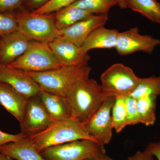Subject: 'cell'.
Listing matches in <instances>:
<instances>
[{
	"label": "cell",
	"instance_id": "27",
	"mask_svg": "<svg viewBox=\"0 0 160 160\" xmlns=\"http://www.w3.org/2000/svg\"><path fill=\"white\" fill-rule=\"evenodd\" d=\"M125 101L127 112V125L133 126L140 123L137 99L129 95L125 97Z\"/></svg>",
	"mask_w": 160,
	"mask_h": 160
},
{
	"label": "cell",
	"instance_id": "6",
	"mask_svg": "<svg viewBox=\"0 0 160 160\" xmlns=\"http://www.w3.org/2000/svg\"><path fill=\"white\" fill-rule=\"evenodd\" d=\"M141 78L130 67L116 63L102 74L101 85L107 97H126L133 92Z\"/></svg>",
	"mask_w": 160,
	"mask_h": 160
},
{
	"label": "cell",
	"instance_id": "16",
	"mask_svg": "<svg viewBox=\"0 0 160 160\" xmlns=\"http://www.w3.org/2000/svg\"><path fill=\"white\" fill-rule=\"evenodd\" d=\"M0 153L13 160H47L38 151L29 137L3 145L0 147Z\"/></svg>",
	"mask_w": 160,
	"mask_h": 160
},
{
	"label": "cell",
	"instance_id": "32",
	"mask_svg": "<svg viewBox=\"0 0 160 160\" xmlns=\"http://www.w3.org/2000/svg\"><path fill=\"white\" fill-rule=\"evenodd\" d=\"M146 150L150 152L158 160H160V142L149 143Z\"/></svg>",
	"mask_w": 160,
	"mask_h": 160
},
{
	"label": "cell",
	"instance_id": "17",
	"mask_svg": "<svg viewBox=\"0 0 160 160\" xmlns=\"http://www.w3.org/2000/svg\"><path fill=\"white\" fill-rule=\"evenodd\" d=\"M38 95L48 112L52 122L71 118L70 109L66 97L41 89Z\"/></svg>",
	"mask_w": 160,
	"mask_h": 160
},
{
	"label": "cell",
	"instance_id": "14",
	"mask_svg": "<svg viewBox=\"0 0 160 160\" xmlns=\"http://www.w3.org/2000/svg\"><path fill=\"white\" fill-rule=\"evenodd\" d=\"M0 64L7 66L25 53L31 41L16 31L0 37Z\"/></svg>",
	"mask_w": 160,
	"mask_h": 160
},
{
	"label": "cell",
	"instance_id": "2",
	"mask_svg": "<svg viewBox=\"0 0 160 160\" xmlns=\"http://www.w3.org/2000/svg\"><path fill=\"white\" fill-rule=\"evenodd\" d=\"M91 71V67L86 65L63 66L42 72H26L37 83L41 90L66 97L79 81L89 77Z\"/></svg>",
	"mask_w": 160,
	"mask_h": 160
},
{
	"label": "cell",
	"instance_id": "1",
	"mask_svg": "<svg viewBox=\"0 0 160 160\" xmlns=\"http://www.w3.org/2000/svg\"><path fill=\"white\" fill-rule=\"evenodd\" d=\"M107 97L101 85L89 77L79 81L66 97L71 118L83 124L97 111Z\"/></svg>",
	"mask_w": 160,
	"mask_h": 160
},
{
	"label": "cell",
	"instance_id": "7",
	"mask_svg": "<svg viewBox=\"0 0 160 160\" xmlns=\"http://www.w3.org/2000/svg\"><path fill=\"white\" fill-rule=\"evenodd\" d=\"M104 145L79 140L49 147L40 152L47 160H85L106 154Z\"/></svg>",
	"mask_w": 160,
	"mask_h": 160
},
{
	"label": "cell",
	"instance_id": "8",
	"mask_svg": "<svg viewBox=\"0 0 160 160\" xmlns=\"http://www.w3.org/2000/svg\"><path fill=\"white\" fill-rule=\"evenodd\" d=\"M114 97H108L97 111L85 124L88 134L98 142L105 145L109 144L112 136L111 112L115 101Z\"/></svg>",
	"mask_w": 160,
	"mask_h": 160
},
{
	"label": "cell",
	"instance_id": "24",
	"mask_svg": "<svg viewBox=\"0 0 160 160\" xmlns=\"http://www.w3.org/2000/svg\"><path fill=\"white\" fill-rule=\"evenodd\" d=\"M111 115L113 129L117 133H119L128 126L125 97L116 98L112 109Z\"/></svg>",
	"mask_w": 160,
	"mask_h": 160
},
{
	"label": "cell",
	"instance_id": "9",
	"mask_svg": "<svg viewBox=\"0 0 160 160\" xmlns=\"http://www.w3.org/2000/svg\"><path fill=\"white\" fill-rule=\"evenodd\" d=\"M160 45V39L140 34L137 27L119 32L115 48L118 54L127 55L138 51L151 54Z\"/></svg>",
	"mask_w": 160,
	"mask_h": 160
},
{
	"label": "cell",
	"instance_id": "19",
	"mask_svg": "<svg viewBox=\"0 0 160 160\" xmlns=\"http://www.w3.org/2000/svg\"><path fill=\"white\" fill-rule=\"evenodd\" d=\"M56 26L59 30L66 29L92 15L78 7L70 6L54 12Z\"/></svg>",
	"mask_w": 160,
	"mask_h": 160
},
{
	"label": "cell",
	"instance_id": "3",
	"mask_svg": "<svg viewBox=\"0 0 160 160\" xmlns=\"http://www.w3.org/2000/svg\"><path fill=\"white\" fill-rule=\"evenodd\" d=\"M29 138L40 152L49 147L76 140L97 142L88 134L83 123L72 118L52 122L44 130Z\"/></svg>",
	"mask_w": 160,
	"mask_h": 160
},
{
	"label": "cell",
	"instance_id": "31",
	"mask_svg": "<svg viewBox=\"0 0 160 160\" xmlns=\"http://www.w3.org/2000/svg\"><path fill=\"white\" fill-rule=\"evenodd\" d=\"M153 156L147 150L144 151H138L126 160H153Z\"/></svg>",
	"mask_w": 160,
	"mask_h": 160
},
{
	"label": "cell",
	"instance_id": "36",
	"mask_svg": "<svg viewBox=\"0 0 160 160\" xmlns=\"http://www.w3.org/2000/svg\"><path fill=\"white\" fill-rule=\"evenodd\" d=\"M0 46H1V43H0Z\"/></svg>",
	"mask_w": 160,
	"mask_h": 160
},
{
	"label": "cell",
	"instance_id": "22",
	"mask_svg": "<svg viewBox=\"0 0 160 160\" xmlns=\"http://www.w3.org/2000/svg\"><path fill=\"white\" fill-rule=\"evenodd\" d=\"M130 96L136 99L144 97L160 96V76L141 78L136 89Z\"/></svg>",
	"mask_w": 160,
	"mask_h": 160
},
{
	"label": "cell",
	"instance_id": "5",
	"mask_svg": "<svg viewBox=\"0 0 160 160\" xmlns=\"http://www.w3.org/2000/svg\"><path fill=\"white\" fill-rule=\"evenodd\" d=\"M7 66L26 72H42L62 66L49 43L32 41L25 53Z\"/></svg>",
	"mask_w": 160,
	"mask_h": 160
},
{
	"label": "cell",
	"instance_id": "18",
	"mask_svg": "<svg viewBox=\"0 0 160 160\" xmlns=\"http://www.w3.org/2000/svg\"><path fill=\"white\" fill-rule=\"evenodd\" d=\"M119 32L117 29H107L104 26L99 27L89 35L81 47L86 52L95 49L115 48Z\"/></svg>",
	"mask_w": 160,
	"mask_h": 160
},
{
	"label": "cell",
	"instance_id": "25",
	"mask_svg": "<svg viewBox=\"0 0 160 160\" xmlns=\"http://www.w3.org/2000/svg\"><path fill=\"white\" fill-rule=\"evenodd\" d=\"M18 31V23L14 12L0 13V37Z\"/></svg>",
	"mask_w": 160,
	"mask_h": 160
},
{
	"label": "cell",
	"instance_id": "20",
	"mask_svg": "<svg viewBox=\"0 0 160 160\" xmlns=\"http://www.w3.org/2000/svg\"><path fill=\"white\" fill-rule=\"evenodd\" d=\"M127 7L160 24V3L156 0H126Z\"/></svg>",
	"mask_w": 160,
	"mask_h": 160
},
{
	"label": "cell",
	"instance_id": "23",
	"mask_svg": "<svg viewBox=\"0 0 160 160\" xmlns=\"http://www.w3.org/2000/svg\"><path fill=\"white\" fill-rule=\"evenodd\" d=\"M118 5L117 0H78L71 6L86 10L92 14H108L112 6Z\"/></svg>",
	"mask_w": 160,
	"mask_h": 160
},
{
	"label": "cell",
	"instance_id": "12",
	"mask_svg": "<svg viewBox=\"0 0 160 160\" xmlns=\"http://www.w3.org/2000/svg\"><path fill=\"white\" fill-rule=\"evenodd\" d=\"M108 19V14L91 15L69 28L60 30L59 37L81 47L89 35L104 26Z\"/></svg>",
	"mask_w": 160,
	"mask_h": 160
},
{
	"label": "cell",
	"instance_id": "29",
	"mask_svg": "<svg viewBox=\"0 0 160 160\" xmlns=\"http://www.w3.org/2000/svg\"><path fill=\"white\" fill-rule=\"evenodd\" d=\"M25 138L26 137L21 132L17 134H12L0 130V147L7 143L16 142Z\"/></svg>",
	"mask_w": 160,
	"mask_h": 160
},
{
	"label": "cell",
	"instance_id": "26",
	"mask_svg": "<svg viewBox=\"0 0 160 160\" xmlns=\"http://www.w3.org/2000/svg\"><path fill=\"white\" fill-rule=\"evenodd\" d=\"M78 0H50L40 9L32 12L36 14H50L70 6Z\"/></svg>",
	"mask_w": 160,
	"mask_h": 160
},
{
	"label": "cell",
	"instance_id": "4",
	"mask_svg": "<svg viewBox=\"0 0 160 160\" xmlns=\"http://www.w3.org/2000/svg\"><path fill=\"white\" fill-rule=\"evenodd\" d=\"M18 23V31L30 41L49 43L59 37L54 13L36 14L23 7L14 11Z\"/></svg>",
	"mask_w": 160,
	"mask_h": 160
},
{
	"label": "cell",
	"instance_id": "15",
	"mask_svg": "<svg viewBox=\"0 0 160 160\" xmlns=\"http://www.w3.org/2000/svg\"><path fill=\"white\" fill-rule=\"evenodd\" d=\"M29 99L11 86L0 82V105L20 123L24 118Z\"/></svg>",
	"mask_w": 160,
	"mask_h": 160
},
{
	"label": "cell",
	"instance_id": "30",
	"mask_svg": "<svg viewBox=\"0 0 160 160\" xmlns=\"http://www.w3.org/2000/svg\"><path fill=\"white\" fill-rule=\"evenodd\" d=\"M50 0H24L23 7L27 11L32 12L40 9Z\"/></svg>",
	"mask_w": 160,
	"mask_h": 160
},
{
	"label": "cell",
	"instance_id": "33",
	"mask_svg": "<svg viewBox=\"0 0 160 160\" xmlns=\"http://www.w3.org/2000/svg\"><path fill=\"white\" fill-rule=\"evenodd\" d=\"M85 160H114L112 159V158L109 157L106 154L102 155L98 157L93 158Z\"/></svg>",
	"mask_w": 160,
	"mask_h": 160
},
{
	"label": "cell",
	"instance_id": "10",
	"mask_svg": "<svg viewBox=\"0 0 160 160\" xmlns=\"http://www.w3.org/2000/svg\"><path fill=\"white\" fill-rule=\"evenodd\" d=\"M52 123L38 95L29 98L24 118L20 123L21 133L29 137L44 130Z\"/></svg>",
	"mask_w": 160,
	"mask_h": 160
},
{
	"label": "cell",
	"instance_id": "13",
	"mask_svg": "<svg viewBox=\"0 0 160 160\" xmlns=\"http://www.w3.org/2000/svg\"><path fill=\"white\" fill-rule=\"evenodd\" d=\"M0 82L11 86L29 98L38 95L41 90L37 83L26 72L2 64Z\"/></svg>",
	"mask_w": 160,
	"mask_h": 160
},
{
	"label": "cell",
	"instance_id": "35",
	"mask_svg": "<svg viewBox=\"0 0 160 160\" xmlns=\"http://www.w3.org/2000/svg\"><path fill=\"white\" fill-rule=\"evenodd\" d=\"M0 160H13V159L6 155L0 153Z\"/></svg>",
	"mask_w": 160,
	"mask_h": 160
},
{
	"label": "cell",
	"instance_id": "21",
	"mask_svg": "<svg viewBox=\"0 0 160 160\" xmlns=\"http://www.w3.org/2000/svg\"><path fill=\"white\" fill-rule=\"evenodd\" d=\"M157 98V97L149 96L137 99L140 123L146 126H152L155 122Z\"/></svg>",
	"mask_w": 160,
	"mask_h": 160
},
{
	"label": "cell",
	"instance_id": "11",
	"mask_svg": "<svg viewBox=\"0 0 160 160\" xmlns=\"http://www.w3.org/2000/svg\"><path fill=\"white\" fill-rule=\"evenodd\" d=\"M49 45L62 66H84L87 65L90 59V56L82 47L61 37L49 43Z\"/></svg>",
	"mask_w": 160,
	"mask_h": 160
},
{
	"label": "cell",
	"instance_id": "28",
	"mask_svg": "<svg viewBox=\"0 0 160 160\" xmlns=\"http://www.w3.org/2000/svg\"><path fill=\"white\" fill-rule=\"evenodd\" d=\"M24 0H0V13L16 11L23 7Z\"/></svg>",
	"mask_w": 160,
	"mask_h": 160
},
{
	"label": "cell",
	"instance_id": "34",
	"mask_svg": "<svg viewBox=\"0 0 160 160\" xmlns=\"http://www.w3.org/2000/svg\"><path fill=\"white\" fill-rule=\"evenodd\" d=\"M118 5L121 9H126L127 8L126 0H117Z\"/></svg>",
	"mask_w": 160,
	"mask_h": 160
}]
</instances>
